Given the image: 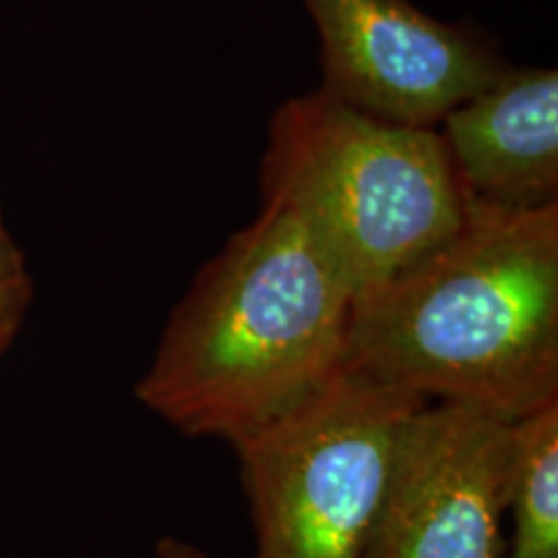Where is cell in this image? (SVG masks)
I'll return each mask as SVG.
<instances>
[{
    "label": "cell",
    "instance_id": "obj_1",
    "mask_svg": "<svg viewBox=\"0 0 558 558\" xmlns=\"http://www.w3.org/2000/svg\"><path fill=\"white\" fill-rule=\"evenodd\" d=\"M339 367L509 422L558 403V205L469 197L456 233L354 298Z\"/></svg>",
    "mask_w": 558,
    "mask_h": 558
},
{
    "label": "cell",
    "instance_id": "obj_2",
    "mask_svg": "<svg viewBox=\"0 0 558 558\" xmlns=\"http://www.w3.org/2000/svg\"><path fill=\"white\" fill-rule=\"evenodd\" d=\"M264 207L205 264L135 386L190 437H246L337 373L354 290L295 207Z\"/></svg>",
    "mask_w": 558,
    "mask_h": 558
},
{
    "label": "cell",
    "instance_id": "obj_3",
    "mask_svg": "<svg viewBox=\"0 0 558 558\" xmlns=\"http://www.w3.org/2000/svg\"><path fill=\"white\" fill-rule=\"evenodd\" d=\"M262 197L308 220L354 298L456 233L469 202L437 128L378 120L324 90L271 117Z\"/></svg>",
    "mask_w": 558,
    "mask_h": 558
},
{
    "label": "cell",
    "instance_id": "obj_4",
    "mask_svg": "<svg viewBox=\"0 0 558 558\" xmlns=\"http://www.w3.org/2000/svg\"><path fill=\"white\" fill-rule=\"evenodd\" d=\"M424 403L339 367L308 399L230 442L254 520L251 558H360L403 424Z\"/></svg>",
    "mask_w": 558,
    "mask_h": 558
},
{
    "label": "cell",
    "instance_id": "obj_5",
    "mask_svg": "<svg viewBox=\"0 0 558 558\" xmlns=\"http://www.w3.org/2000/svg\"><path fill=\"white\" fill-rule=\"evenodd\" d=\"M514 458L518 422L465 403L418 407L360 558H501Z\"/></svg>",
    "mask_w": 558,
    "mask_h": 558
},
{
    "label": "cell",
    "instance_id": "obj_6",
    "mask_svg": "<svg viewBox=\"0 0 558 558\" xmlns=\"http://www.w3.org/2000/svg\"><path fill=\"white\" fill-rule=\"evenodd\" d=\"M320 37L318 90L386 122L437 128L509 68L497 45L409 0H303Z\"/></svg>",
    "mask_w": 558,
    "mask_h": 558
},
{
    "label": "cell",
    "instance_id": "obj_7",
    "mask_svg": "<svg viewBox=\"0 0 558 558\" xmlns=\"http://www.w3.org/2000/svg\"><path fill=\"white\" fill-rule=\"evenodd\" d=\"M439 135L460 186L507 207L558 205V73L512 68L458 104Z\"/></svg>",
    "mask_w": 558,
    "mask_h": 558
},
{
    "label": "cell",
    "instance_id": "obj_8",
    "mask_svg": "<svg viewBox=\"0 0 558 558\" xmlns=\"http://www.w3.org/2000/svg\"><path fill=\"white\" fill-rule=\"evenodd\" d=\"M501 558H558V403L518 422V458Z\"/></svg>",
    "mask_w": 558,
    "mask_h": 558
},
{
    "label": "cell",
    "instance_id": "obj_9",
    "mask_svg": "<svg viewBox=\"0 0 558 558\" xmlns=\"http://www.w3.org/2000/svg\"><path fill=\"white\" fill-rule=\"evenodd\" d=\"M34 282L24 251L13 239L3 207H0V357L9 352L13 339L29 316Z\"/></svg>",
    "mask_w": 558,
    "mask_h": 558
},
{
    "label": "cell",
    "instance_id": "obj_10",
    "mask_svg": "<svg viewBox=\"0 0 558 558\" xmlns=\"http://www.w3.org/2000/svg\"><path fill=\"white\" fill-rule=\"evenodd\" d=\"M153 558H209L205 550L192 546L190 541L181 538H160L153 550Z\"/></svg>",
    "mask_w": 558,
    "mask_h": 558
}]
</instances>
